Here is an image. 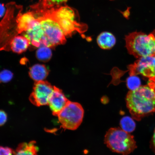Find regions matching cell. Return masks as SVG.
<instances>
[{
    "label": "cell",
    "mask_w": 155,
    "mask_h": 155,
    "mask_svg": "<svg viewBox=\"0 0 155 155\" xmlns=\"http://www.w3.org/2000/svg\"><path fill=\"white\" fill-rule=\"evenodd\" d=\"M128 109L133 119L140 121L155 112V91L148 85L129 91L126 97Z\"/></svg>",
    "instance_id": "cell-1"
},
{
    "label": "cell",
    "mask_w": 155,
    "mask_h": 155,
    "mask_svg": "<svg viewBox=\"0 0 155 155\" xmlns=\"http://www.w3.org/2000/svg\"><path fill=\"white\" fill-rule=\"evenodd\" d=\"M43 14L55 21L66 36H71L75 32L82 33L86 30V25L77 22L74 11L67 6L54 8L45 12Z\"/></svg>",
    "instance_id": "cell-2"
},
{
    "label": "cell",
    "mask_w": 155,
    "mask_h": 155,
    "mask_svg": "<svg viewBox=\"0 0 155 155\" xmlns=\"http://www.w3.org/2000/svg\"><path fill=\"white\" fill-rule=\"evenodd\" d=\"M104 143L112 152L127 155L137 148L133 135L119 127L111 128L106 133Z\"/></svg>",
    "instance_id": "cell-3"
},
{
    "label": "cell",
    "mask_w": 155,
    "mask_h": 155,
    "mask_svg": "<svg viewBox=\"0 0 155 155\" xmlns=\"http://www.w3.org/2000/svg\"><path fill=\"white\" fill-rule=\"evenodd\" d=\"M128 52L136 58L155 55V42L150 35L135 32L125 36Z\"/></svg>",
    "instance_id": "cell-4"
},
{
    "label": "cell",
    "mask_w": 155,
    "mask_h": 155,
    "mask_svg": "<svg viewBox=\"0 0 155 155\" xmlns=\"http://www.w3.org/2000/svg\"><path fill=\"white\" fill-rule=\"evenodd\" d=\"M37 18L40 21L42 28V46L51 48L65 43V35L55 21L45 15Z\"/></svg>",
    "instance_id": "cell-5"
},
{
    "label": "cell",
    "mask_w": 155,
    "mask_h": 155,
    "mask_svg": "<svg viewBox=\"0 0 155 155\" xmlns=\"http://www.w3.org/2000/svg\"><path fill=\"white\" fill-rule=\"evenodd\" d=\"M84 115V110L80 104L69 101L57 117L63 129L75 130L82 124Z\"/></svg>",
    "instance_id": "cell-6"
},
{
    "label": "cell",
    "mask_w": 155,
    "mask_h": 155,
    "mask_svg": "<svg viewBox=\"0 0 155 155\" xmlns=\"http://www.w3.org/2000/svg\"><path fill=\"white\" fill-rule=\"evenodd\" d=\"M54 89V87L47 81L35 82L33 90L29 97V100L36 106L48 105V100Z\"/></svg>",
    "instance_id": "cell-7"
},
{
    "label": "cell",
    "mask_w": 155,
    "mask_h": 155,
    "mask_svg": "<svg viewBox=\"0 0 155 155\" xmlns=\"http://www.w3.org/2000/svg\"><path fill=\"white\" fill-rule=\"evenodd\" d=\"M128 69L130 76L140 74L149 78L155 77V55L139 58Z\"/></svg>",
    "instance_id": "cell-8"
},
{
    "label": "cell",
    "mask_w": 155,
    "mask_h": 155,
    "mask_svg": "<svg viewBox=\"0 0 155 155\" xmlns=\"http://www.w3.org/2000/svg\"><path fill=\"white\" fill-rule=\"evenodd\" d=\"M54 91L48 100V105L54 116H57L69 101L62 91L54 86Z\"/></svg>",
    "instance_id": "cell-9"
},
{
    "label": "cell",
    "mask_w": 155,
    "mask_h": 155,
    "mask_svg": "<svg viewBox=\"0 0 155 155\" xmlns=\"http://www.w3.org/2000/svg\"><path fill=\"white\" fill-rule=\"evenodd\" d=\"M37 19L34 13L32 12L19 15L16 20L17 32L20 34L26 32L34 24Z\"/></svg>",
    "instance_id": "cell-10"
},
{
    "label": "cell",
    "mask_w": 155,
    "mask_h": 155,
    "mask_svg": "<svg viewBox=\"0 0 155 155\" xmlns=\"http://www.w3.org/2000/svg\"><path fill=\"white\" fill-rule=\"evenodd\" d=\"M30 44V40L24 36H16L11 40L10 48L14 53L20 54L26 51Z\"/></svg>",
    "instance_id": "cell-11"
},
{
    "label": "cell",
    "mask_w": 155,
    "mask_h": 155,
    "mask_svg": "<svg viewBox=\"0 0 155 155\" xmlns=\"http://www.w3.org/2000/svg\"><path fill=\"white\" fill-rule=\"evenodd\" d=\"M49 70L45 65L36 64L31 67L29 71V75L35 82L44 81L49 74Z\"/></svg>",
    "instance_id": "cell-12"
},
{
    "label": "cell",
    "mask_w": 155,
    "mask_h": 155,
    "mask_svg": "<svg viewBox=\"0 0 155 155\" xmlns=\"http://www.w3.org/2000/svg\"><path fill=\"white\" fill-rule=\"evenodd\" d=\"M38 150L35 141L28 143H22L14 150L13 155H38Z\"/></svg>",
    "instance_id": "cell-13"
},
{
    "label": "cell",
    "mask_w": 155,
    "mask_h": 155,
    "mask_svg": "<svg viewBox=\"0 0 155 155\" xmlns=\"http://www.w3.org/2000/svg\"><path fill=\"white\" fill-rule=\"evenodd\" d=\"M97 42L102 49H110L115 45L116 39L111 33L104 32L99 35L97 38Z\"/></svg>",
    "instance_id": "cell-14"
},
{
    "label": "cell",
    "mask_w": 155,
    "mask_h": 155,
    "mask_svg": "<svg viewBox=\"0 0 155 155\" xmlns=\"http://www.w3.org/2000/svg\"><path fill=\"white\" fill-rule=\"evenodd\" d=\"M36 56L39 61L47 62L52 57V52L51 48L45 46L39 48L36 51Z\"/></svg>",
    "instance_id": "cell-15"
},
{
    "label": "cell",
    "mask_w": 155,
    "mask_h": 155,
    "mask_svg": "<svg viewBox=\"0 0 155 155\" xmlns=\"http://www.w3.org/2000/svg\"><path fill=\"white\" fill-rule=\"evenodd\" d=\"M68 0H40V4L41 6L40 11L44 12L60 6L67 2Z\"/></svg>",
    "instance_id": "cell-16"
},
{
    "label": "cell",
    "mask_w": 155,
    "mask_h": 155,
    "mask_svg": "<svg viewBox=\"0 0 155 155\" xmlns=\"http://www.w3.org/2000/svg\"><path fill=\"white\" fill-rule=\"evenodd\" d=\"M121 129L127 132H132L135 129L136 124L133 119L129 116H125L122 118L120 121Z\"/></svg>",
    "instance_id": "cell-17"
},
{
    "label": "cell",
    "mask_w": 155,
    "mask_h": 155,
    "mask_svg": "<svg viewBox=\"0 0 155 155\" xmlns=\"http://www.w3.org/2000/svg\"><path fill=\"white\" fill-rule=\"evenodd\" d=\"M127 85L130 91L136 90L141 86L140 79L137 75L130 76L127 79Z\"/></svg>",
    "instance_id": "cell-18"
},
{
    "label": "cell",
    "mask_w": 155,
    "mask_h": 155,
    "mask_svg": "<svg viewBox=\"0 0 155 155\" xmlns=\"http://www.w3.org/2000/svg\"><path fill=\"white\" fill-rule=\"evenodd\" d=\"M13 74L11 71L5 69L0 72V80L1 82L7 83L10 81L13 78Z\"/></svg>",
    "instance_id": "cell-19"
},
{
    "label": "cell",
    "mask_w": 155,
    "mask_h": 155,
    "mask_svg": "<svg viewBox=\"0 0 155 155\" xmlns=\"http://www.w3.org/2000/svg\"><path fill=\"white\" fill-rule=\"evenodd\" d=\"M14 150L8 147L0 146V155H13Z\"/></svg>",
    "instance_id": "cell-20"
},
{
    "label": "cell",
    "mask_w": 155,
    "mask_h": 155,
    "mask_svg": "<svg viewBox=\"0 0 155 155\" xmlns=\"http://www.w3.org/2000/svg\"><path fill=\"white\" fill-rule=\"evenodd\" d=\"M7 119V116L5 112L2 110H0V126L5 124Z\"/></svg>",
    "instance_id": "cell-21"
},
{
    "label": "cell",
    "mask_w": 155,
    "mask_h": 155,
    "mask_svg": "<svg viewBox=\"0 0 155 155\" xmlns=\"http://www.w3.org/2000/svg\"><path fill=\"white\" fill-rule=\"evenodd\" d=\"M148 85L155 91V77L151 78L149 79Z\"/></svg>",
    "instance_id": "cell-22"
},
{
    "label": "cell",
    "mask_w": 155,
    "mask_h": 155,
    "mask_svg": "<svg viewBox=\"0 0 155 155\" xmlns=\"http://www.w3.org/2000/svg\"><path fill=\"white\" fill-rule=\"evenodd\" d=\"M5 12V8L3 5L0 4V17H2Z\"/></svg>",
    "instance_id": "cell-23"
},
{
    "label": "cell",
    "mask_w": 155,
    "mask_h": 155,
    "mask_svg": "<svg viewBox=\"0 0 155 155\" xmlns=\"http://www.w3.org/2000/svg\"><path fill=\"white\" fill-rule=\"evenodd\" d=\"M152 146L153 150L155 152V129L154 131L153 135L152 137Z\"/></svg>",
    "instance_id": "cell-24"
},
{
    "label": "cell",
    "mask_w": 155,
    "mask_h": 155,
    "mask_svg": "<svg viewBox=\"0 0 155 155\" xmlns=\"http://www.w3.org/2000/svg\"><path fill=\"white\" fill-rule=\"evenodd\" d=\"M150 35L151 37H152L153 39V40L155 42V30L153 31ZM154 55H155V52Z\"/></svg>",
    "instance_id": "cell-25"
},
{
    "label": "cell",
    "mask_w": 155,
    "mask_h": 155,
    "mask_svg": "<svg viewBox=\"0 0 155 155\" xmlns=\"http://www.w3.org/2000/svg\"><path fill=\"white\" fill-rule=\"evenodd\" d=\"M1 83V80H0V83Z\"/></svg>",
    "instance_id": "cell-26"
}]
</instances>
